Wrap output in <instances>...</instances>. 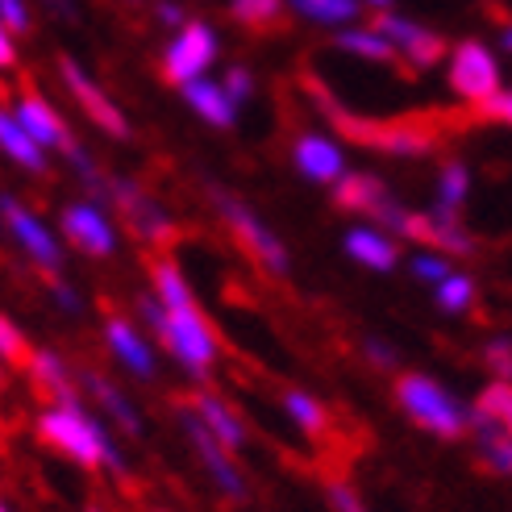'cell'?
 Wrapping results in <instances>:
<instances>
[{
  "label": "cell",
  "instance_id": "6da1fadb",
  "mask_svg": "<svg viewBox=\"0 0 512 512\" xmlns=\"http://www.w3.org/2000/svg\"><path fill=\"white\" fill-rule=\"evenodd\" d=\"M138 313L155 338L179 367L192 379H209L217 358H221V338L213 321L200 313V300L188 284V275L179 271L175 259H155L150 263V292L138 296Z\"/></svg>",
  "mask_w": 512,
  "mask_h": 512
},
{
  "label": "cell",
  "instance_id": "7a4b0ae2",
  "mask_svg": "<svg viewBox=\"0 0 512 512\" xmlns=\"http://www.w3.org/2000/svg\"><path fill=\"white\" fill-rule=\"evenodd\" d=\"M34 429H38V438L50 450H59L63 458H71L75 467H84V471L109 467L113 475H125V450L117 446L109 425H100L92 417V408H88L84 396L46 404L42 413H38V425Z\"/></svg>",
  "mask_w": 512,
  "mask_h": 512
},
{
  "label": "cell",
  "instance_id": "3957f363",
  "mask_svg": "<svg viewBox=\"0 0 512 512\" xmlns=\"http://www.w3.org/2000/svg\"><path fill=\"white\" fill-rule=\"evenodd\" d=\"M396 404L408 421L433 433V438L454 442L471 429V404H463L442 379H433L425 371H404L396 379Z\"/></svg>",
  "mask_w": 512,
  "mask_h": 512
},
{
  "label": "cell",
  "instance_id": "277c9868",
  "mask_svg": "<svg viewBox=\"0 0 512 512\" xmlns=\"http://www.w3.org/2000/svg\"><path fill=\"white\" fill-rule=\"evenodd\" d=\"M313 100L321 105V113L342 130V138L363 142V146H371V150H383V155L421 159V155H429V150L438 146V134H433L429 125H417V121H367V117L342 109L338 100L329 96L325 88H317V84H313Z\"/></svg>",
  "mask_w": 512,
  "mask_h": 512
},
{
  "label": "cell",
  "instance_id": "5b68a950",
  "mask_svg": "<svg viewBox=\"0 0 512 512\" xmlns=\"http://www.w3.org/2000/svg\"><path fill=\"white\" fill-rule=\"evenodd\" d=\"M209 196H213V209H217V217L225 221V229L234 234V242L250 254L254 263H259L267 275H292V254H288V242L275 234V229L250 209V204L242 200V196H234V192H225V188H209Z\"/></svg>",
  "mask_w": 512,
  "mask_h": 512
},
{
  "label": "cell",
  "instance_id": "8992f818",
  "mask_svg": "<svg viewBox=\"0 0 512 512\" xmlns=\"http://www.w3.org/2000/svg\"><path fill=\"white\" fill-rule=\"evenodd\" d=\"M0 225H5V234L13 238V246H17L42 275H63L67 242H63L55 229H50L25 200L0 192Z\"/></svg>",
  "mask_w": 512,
  "mask_h": 512
},
{
  "label": "cell",
  "instance_id": "52a82bcc",
  "mask_svg": "<svg viewBox=\"0 0 512 512\" xmlns=\"http://www.w3.org/2000/svg\"><path fill=\"white\" fill-rule=\"evenodd\" d=\"M334 204H338V209H346V213L371 217L375 225H383L400 242H404L408 217H413V209H404V204L392 196V188L383 184L379 175H367V171H346L334 184Z\"/></svg>",
  "mask_w": 512,
  "mask_h": 512
},
{
  "label": "cell",
  "instance_id": "ba28073f",
  "mask_svg": "<svg viewBox=\"0 0 512 512\" xmlns=\"http://www.w3.org/2000/svg\"><path fill=\"white\" fill-rule=\"evenodd\" d=\"M446 80L454 88L458 100H467V105L483 109L492 105V100L504 92V80H500V63L496 55L483 42L467 38L450 50V63H446Z\"/></svg>",
  "mask_w": 512,
  "mask_h": 512
},
{
  "label": "cell",
  "instance_id": "9c48e42d",
  "mask_svg": "<svg viewBox=\"0 0 512 512\" xmlns=\"http://www.w3.org/2000/svg\"><path fill=\"white\" fill-rule=\"evenodd\" d=\"M109 204L130 221V229L146 246H167L175 238V217L138 184V179L109 175Z\"/></svg>",
  "mask_w": 512,
  "mask_h": 512
},
{
  "label": "cell",
  "instance_id": "30bf717a",
  "mask_svg": "<svg viewBox=\"0 0 512 512\" xmlns=\"http://www.w3.org/2000/svg\"><path fill=\"white\" fill-rule=\"evenodd\" d=\"M217 30L209 21H188L179 25V34L167 42L163 50V80L184 88L192 80H204L209 75V67L217 63Z\"/></svg>",
  "mask_w": 512,
  "mask_h": 512
},
{
  "label": "cell",
  "instance_id": "8fae6325",
  "mask_svg": "<svg viewBox=\"0 0 512 512\" xmlns=\"http://www.w3.org/2000/svg\"><path fill=\"white\" fill-rule=\"evenodd\" d=\"M179 429H184V438H188V446H192V454L200 458V467L209 471V479H213V488L225 496V500H234V504H242L246 496H250V488H246V479H242V471H238V458L229 454L209 429L200 425V417L192 413V404L188 408H179Z\"/></svg>",
  "mask_w": 512,
  "mask_h": 512
},
{
  "label": "cell",
  "instance_id": "7c38bea8",
  "mask_svg": "<svg viewBox=\"0 0 512 512\" xmlns=\"http://www.w3.org/2000/svg\"><path fill=\"white\" fill-rule=\"evenodd\" d=\"M59 229H63V242L88 254V259H113L121 242L113 213L100 200H71L59 217Z\"/></svg>",
  "mask_w": 512,
  "mask_h": 512
},
{
  "label": "cell",
  "instance_id": "4fadbf2b",
  "mask_svg": "<svg viewBox=\"0 0 512 512\" xmlns=\"http://www.w3.org/2000/svg\"><path fill=\"white\" fill-rule=\"evenodd\" d=\"M59 80L67 84L71 100H75V105L84 109V117L96 125L100 134H109V138H117V142H125V138H130V117L121 113V105H117V100H113L105 88H100V84L92 80V75H88L80 63L63 55V59H59Z\"/></svg>",
  "mask_w": 512,
  "mask_h": 512
},
{
  "label": "cell",
  "instance_id": "5bb4252c",
  "mask_svg": "<svg viewBox=\"0 0 512 512\" xmlns=\"http://www.w3.org/2000/svg\"><path fill=\"white\" fill-rule=\"evenodd\" d=\"M100 338H105V350L121 371H130L142 383L159 375V342L142 334L130 317H109L105 329H100Z\"/></svg>",
  "mask_w": 512,
  "mask_h": 512
},
{
  "label": "cell",
  "instance_id": "9a60e30c",
  "mask_svg": "<svg viewBox=\"0 0 512 512\" xmlns=\"http://www.w3.org/2000/svg\"><path fill=\"white\" fill-rule=\"evenodd\" d=\"M371 25L396 46L400 63H408L413 71L438 67L442 55H446V38H442V34H433V30H425L421 21H408V17H400V13H379Z\"/></svg>",
  "mask_w": 512,
  "mask_h": 512
},
{
  "label": "cell",
  "instance_id": "2e32d148",
  "mask_svg": "<svg viewBox=\"0 0 512 512\" xmlns=\"http://www.w3.org/2000/svg\"><path fill=\"white\" fill-rule=\"evenodd\" d=\"M404 238L425 246V250H442V254H450V259H467V254H475V238H471V229L463 225V217L438 209V204L408 217Z\"/></svg>",
  "mask_w": 512,
  "mask_h": 512
},
{
  "label": "cell",
  "instance_id": "e0dca14e",
  "mask_svg": "<svg viewBox=\"0 0 512 512\" xmlns=\"http://www.w3.org/2000/svg\"><path fill=\"white\" fill-rule=\"evenodd\" d=\"M342 250L346 259L358 263L363 271H375V275H388L400 267V238L388 234L383 225L375 221H358L342 234Z\"/></svg>",
  "mask_w": 512,
  "mask_h": 512
},
{
  "label": "cell",
  "instance_id": "ac0fdd59",
  "mask_svg": "<svg viewBox=\"0 0 512 512\" xmlns=\"http://www.w3.org/2000/svg\"><path fill=\"white\" fill-rule=\"evenodd\" d=\"M13 113H17V121L25 125V130H30V138L46 150V155H50V150H59V155H71V150L80 146V142H75V134L67 130V121L59 117V109L50 105L42 92H21L17 105H13Z\"/></svg>",
  "mask_w": 512,
  "mask_h": 512
},
{
  "label": "cell",
  "instance_id": "d6986e66",
  "mask_svg": "<svg viewBox=\"0 0 512 512\" xmlns=\"http://www.w3.org/2000/svg\"><path fill=\"white\" fill-rule=\"evenodd\" d=\"M292 163L296 171L309 179V184H325V188H334L338 179L350 171L346 167V150L334 142V138H325V134H313V130H304L296 142H292Z\"/></svg>",
  "mask_w": 512,
  "mask_h": 512
},
{
  "label": "cell",
  "instance_id": "ffe728a7",
  "mask_svg": "<svg viewBox=\"0 0 512 512\" xmlns=\"http://www.w3.org/2000/svg\"><path fill=\"white\" fill-rule=\"evenodd\" d=\"M80 388L88 392V400L100 408V413H105V417L125 433V438H142L146 425H142V417H138V404L125 396L113 379H105L100 371H80Z\"/></svg>",
  "mask_w": 512,
  "mask_h": 512
},
{
  "label": "cell",
  "instance_id": "44dd1931",
  "mask_svg": "<svg viewBox=\"0 0 512 512\" xmlns=\"http://www.w3.org/2000/svg\"><path fill=\"white\" fill-rule=\"evenodd\" d=\"M192 413L200 417V425L213 433V438L229 450V454H242V446H246V421H242V413L229 400H221L217 392H196L192 396Z\"/></svg>",
  "mask_w": 512,
  "mask_h": 512
},
{
  "label": "cell",
  "instance_id": "7402d4cb",
  "mask_svg": "<svg viewBox=\"0 0 512 512\" xmlns=\"http://www.w3.org/2000/svg\"><path fill=\"white\" fill-rule=\"evenodd\" d=\"M25 371H30L34 379V388L50 396V404H59V400H75L80 396V388H75V375L67 367V358L55 354V350H46V346H34L30 358H25Z\"/></svg>",
  "mask_w": 512,
  "mask_h": 512
},
{
  "label": "cell",
  "instance_id": "603a6c76",
  "mask_svg": "<svg viewBox=\"0 0 512 512\" xmlns=\"http://www.w3.org/2000/svg\"><path fill=\"white\" fill-rule=\"evenodd\" d=\"M179 92H184V105L200 121H209L213 130H229V125L238 121V105L229 100V92L221 88V80H209V75H204V80H192V84H184Z\"/></svg>",
  "mask_w": 512,
  "mask_h": 512
},
{
  "label": "cell",
  "instance_id": "cb8c5ba5",
  "mask_svg": "<svg viewBox=\"0 0 512 512\" xmlns=\"http://www.w3.org/2000/svg\"><path fill=\"white\" fill-rule=\"evenodd\" d=\"M0 155H5L9 163H17L21 171H30V175L46 171V150L30 138V130L17 121L13 109H0Z\"/></svg>",
  "mask_w": 512,
  "mask_h": 512
},
{
  "label": "cell",
  "instance_id": "d4e9b609",
  "mask_svg": "<svg viewBox=\"0 0 512 512\" xmlns=\"http://www.w3.org/2000/svg\"><path fill=\"white\" fill-rule=\"evenodd\" d=\"M467 433L475 438L483 463H488L496 475L512 479V433H504L488 413H479L475 404H471V429H467Z\"/></svg>",
  "mask_w": 512,
  "mask_h": 512
},
{
  "label": "cell",
  "instance_id": "484cf974",
  "mask_svg": "<svg viewBox=\"0 0 512 512\" xmlns=\"http://www.w3.org/2000/svg\"><path fill=\"white\" fill-rule=\"evenodd\" d=\"M279 404H284V417L300 433H309V438H325L329 433V408H325L321 396L304 392V388H288L284 396H279Z\"/></svg>",
  "mask_w": 512,
  "mask_h": 512
},
{
  "label": "cell",
  "instance_id": "4316f807",
  "mask_svg": "<svg viewBox=\"0 0 512 512\" xmlns=\"http://www.w3.org/2000/svg\"><path fill=\"white\" fill-rule=\"evenodd\" d=\"M338 50H346V55L363 59V63H400L396 46L383 38L375 25H346V30L338 34Z\"/></svg>",
  "mask_w": 512,
  "mask_h": 512
},
{
  "label": "cell",
  "instance_id": "83f0119b",
  "mask_svg": "<svg viewBox=\"0 0 512 512\" xmlns=\"http://www.w3.org/2000/svg\"><path fill=\"white\" fill-rule=\"evenodd\" d=\"M471 196V167L463 159H446L438 171V188H433V204L446 213H463Z\"/></svg>",
  "mask_w": 512,
  "mask_h": 512
},
{
  "label": "cell",
  "instance_id": "f1b7e54d",
  "mask_svg": "<svg viewBox=\"0 0 512 512\" xmlns=\"http://www.w3.org/2000/svg\"><path fill=\"white\" fill-rule=\"evenodd\" d=\"M475 296H479V279L471 271H458V267L442 279L438 288H433V304H438V313H446V317L467 313L475 304Z\"/></svg>",
  "mask_w": 512,
  "mask_h": 512
},
{
  "label": "cell",
  "instance_id": "f546056e",
  "mask_svg": "<svg viewBox=\"0 0 512 512\" xmlns=\"http://www.w3.org/2000/svg\"><path fill=\"white\" fill-rule=\"evenodd\" d=\"M288 5L304 21L334 25V30H342V25H354V17H358V0H288Z\"/></svg>",
  "mask_w": 512,
  "mask_h": 512
},
{
  "label": "cell",
  "instance_id": "4dcf8cb0",
  "mask_svg": "<svg viewBox=\"0 0 512 512\" xmlns=\"http://www.w3.org/2000/svg\"><path fill=\"white\" fill-rule=\"evenodd\" d=\"M284 5L288 0H229V17L246 30H271L284 21Z\"/></svg>",
  "mask_w": 512,
  "mask_h": 512
},
{
  "label": "cell",
  "instance_id": "1f68e13d",
  "mask_svg": "<svg viewBox=\"0 0 512 512\" xmlns=\"http://www.w3.org/2000/svg\"><path fill=\"white\" fill-rule=\"evenodd\" d=\"M454 271V259L450 254H442V250H417V254H408V275L417 279V284H425V288H438L442 279Z\"/></svg>",
  "mask_w": 512,
  "mask_h": 512
},
{
  "label": "cell",
  "instance_id": "d6a6232c",
  "mask_svg": "<svg viewBox=\"0 0 512 512\" xmlns=\"http://www.w3.org/2000/svg\"><path fill=\"white\" fill-rule=\"evenodd\" d=\"M475 408L488 413L504 433H512V383H500V379L483 383V392L475 396Z\"/></svg>",
  "mask_w": 512,
  "mask_h": 512
},
{
  "label": "cell",
  "instance_id": "836d02e7",
  "mask_svg": "<svg viewBox=\"0 0 512 512\" xmlns=\"http://www.w3.org/2000/svg\"><path fill=\"white\" fill-rule=\"evenodd\" d=\"M30 338L21 334V325L9 317V313H0V358L5 363H21L25 367V358H30Z\"/></svg>",
  "mask_w": 512,
  "mask_h": 512
},
{
  "label": "cell",
  "instance_id": "e575fe53",
  "mask_svg": "<svg viewBox=\"0 0 512 512\" xmlns=\"http://www.w3.org/2000/svg\"><path fill=\"white\" fill-rule=\"evenodd\" d=\"M483 367H488L492 379L500 383H512V338H488V346H483Z\"/></svg>",
  "mask_w": 512,
  "mask_h": 512
},
{
  "label": "cell",
  "instance_id": "d590c367",
  "mask_svg": "<svg viewBox=\"0 0 512 512\" xmlns=\"http://www.w3.org/2000/svg\"><path fill=\"white\" fill-rule=\"evenodd\" d=\"M325 500H329V508H334V512H371L367 500L358 496L354 483H346V479H329L325 483Z\"/></svg>",
  "mask_w": 512,
  "mask_h": 512
},
{
  "label": "cell",
  "instance_id": "8d00e7d4",
  "mask_svg": "<svg viewBox=\"0 0 512 512\" xmlns=\"http://www.w3.org/2000/svg\"><path fill=\"white\" fill-rule=\"evenodd\" d=\"M46 292H50V300H55V309L67 313V317H75V313L84 309V296L75 292V284H71V279H63V275H50Z\"/></svg>",
  "mask_w": 512,
  "mask_h": 512
},
{
  "label": "cell",
  "instance_id": "74e56055",
  "mask_svg": "<svg viewBox=\"0 0 512 512\" xmlns=\"http://www.w3.org/2000/svg\"><path fill=\"white\" fill-rule=\"evenodd\" d=\"M363 358L371 367H379V371H396L400 367V354H396V346L388 342V338H363Z\"/></svg>",
  "mask_w": 512,
  "mask_h": 512
},
{
  "label": "cell",
  "instance_id": "f35d334b",
  "mask_svg": "<svg viewBox=\"0 0 512 512\" xmlns=\"http://www.w3.org/2000/svg\"><path fill=\"white\" fill-rule=\"evenodd\" d=\"M221 88L229 92V100H234V105H246V100L254 96V75H250L246 67H229V71L221 75Z\"/></svg>",
  "mask_w": 512,
  "mask_h": 512
},
{
  "label": "cell",
  "instance_id": "ab89813d",
  "mask_svg": "<svg viewBox=\"0 0 512 512\" xmlns=\"http://www.w3.org/2000/svg\"><path fill=\"white\" fill-rule=\"evenodd\" d=\"M0 25L9 34H30V9H25V0H0Z\"/></svg>",
  "mask_w": 512,
  "mask_h": 512
},
{
  "label": "cell",
  "instance_id": "60d3db41",
  "mask_svg": "<svg viewBox=\"0 0 512 512\" xmlns=\"http://www.w3.org/2000/svg\"><path fill=\"white\" fill-rule=\"evenodd\" d=\"M483 113L488 117H496V121H504V125H512V88H504L492 105H483Z\"/></svg>",
  "mask_w": 512,
  "mask_h": 512
},
{
  "label": "cell",
  "instance_id": "b9f144b4",
  "mask_svg": "<svg viewBox=\"0 0 512 512\" xmlns=\"http://www.w3.org/2000/svg\"><path fill=\"white\" fill-rule=\"evenodd\" d=\"M155 17H159L163 25H171V30H175V25H188V13L179 9L175 0H159V5H155Z\"/></svg>",
  "mask_w": 512,
  "mask_h": 512
},
{
  "label": "cell",
  "instance_id": "7bdbcfd3",
  "mask_svg": "<svg viewBox=\"0 0 512 512\" xmlns=\"http://www.w3.org/2000/svg\"><path fill=\"white\" fill-rule=\"evenodd\" d=\"M17 67V46H13V34L0 25V71H9Z\"/></svg>",
  "mask_w": 512,
  "mask_h": 512
},
{
  "label": "cell",
  "instance_id": "ee69618b",
  "mask_svg": "<svg viewBox=\"0 0 512 512\" xmlns=\"http://www.w3.org/2000/svg\"><path fill=\"white\" fill-rule=\"evenodd\" d=\"M46 9L55 17H63V21H75V13H80L75 9V0H46Z\"/></svg>",
  "mask_w": 512,
  "mask_h": 512
},
{
  "label": "cell",
  "instance_id": "f6af8a7d",
  "mask_svg": "<svg viewBox=\"0 0 512 512\" xmlns=\"http://www.w3.org/2000/svg\"><path fill=\"white\" fill-rule=\"evenodd\" d=\"M358 5H371V9H379V13H388L392 0H358Z\"/></svg>",
  "mask_w": 512,
  "mask_h": 512
},
{
  "label": "cell",
  "instance_id": "bcb514c9",
  "mask_svg": "<svg viewBox=\"0 0 512 512\" xmlns=\"http://www.w3.org/2000/svg\"><path fill=\"white\" fill-rule=\"evenodd\" d=\"M500 42H504V50H508V55H512V21L504 25V34H500Z\"/></svg>",
  "mask_w": 512,
  "mask_h": 512
},
{
  "label": "cell",
  "instance_id": "7dc6e473",
  "mask_svg": "<svg viewBox=\"0 0 512 512\" xmlns=\"http://www.w3.org/2000/svg\"><path fill=\"white\" fill-rule=\"evenodd\" d=\"M88 512H105V508H100V504H88Z\"/></svg>",
  "mask_w": 512,
  "mask_h": 512
},
{
  "label": "cell",
  "instance_id": "c3c4849f",
  "mask_svg": "<svg viewBox=\"0 0 512 512\" xmlns=\"http://www.w3.org/2000/svg\"><path fill=\"white\" fill-rule=\"evenodd\" d=\"M0 512H13V508H9V504H5V500H0Z\"/></svg>",
  "mask_w": 512,
  "mask_h": 512
},
{
  "label": "cell",
  "instance_id": "681fc988",
  "mask_svg": "<svg viewBox=\"0 0 512 512\" xmlns=\"http://www.w3.org/2000/svg\"><path fill=\"white\" fill-rule=\"evenodd\" d=\"M155 512H163V508H155Z\"/></svg>",
  "mask_w": 512,
  "mask_h": 512
},
{
  "label": "cell",
  "instance_id": "f907efd6",
  "mask_svg": "<svg viewBox=\"0 0 512 512\" xmlns=\"http://www.w3.org/2000/svg\"><path fill=\"white\" fill-rule=\"evenodd\" d=\"M0 363H5V358H0Z\"/></svg>",
  "mask_w": 512,
  "mask_h": 512
}]
</instances>
